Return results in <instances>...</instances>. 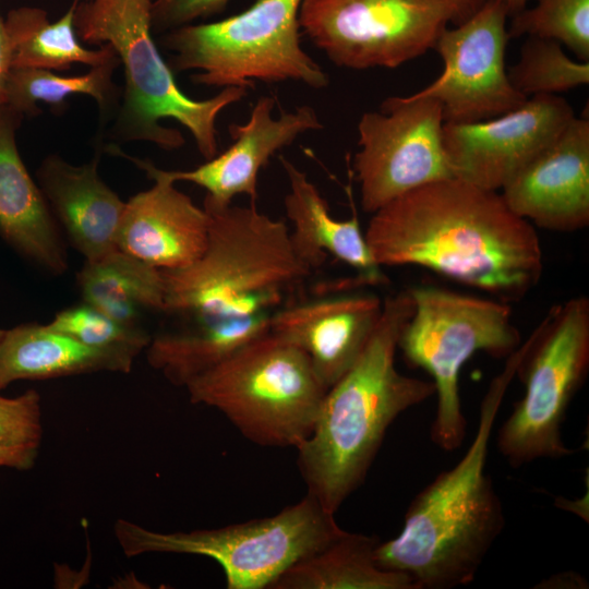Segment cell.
<instances>
[{"mask_svg":"<svg viewBox=\"0 0 589 589\" xmlns=\"http://www.w3.org/2000/svg\"><path fill=\"white\" fill-rule=\"evenodd\" d=\"M137 356L127 349L89 347L48 324H21L4 329L0 338V392L20 380L129 373Z\"/></svg>","mask_w":589,"mask_h":589,"instance_id":"cell-22","label":"cell"},{"mask_svg":"<svg viewBox=\"0 0 589 589\" xmlns=\"http://www.w3.org/2000/svg\"><path fill=\"white\" fill-rule=\"evenodd\" d=\"M3 332H4V329H0V338H1L2 334H3Z\"/></svg>","mask_w":589,"mask_h":589,"instance_id":"cell-36","label":"cell"},{"mask_svg":"<svg viewBox=\"0 0 589 589\" xmlns=\"http://www.w3.org/2000/svg\"><path fill=\"white\" fill-rule=\"evenodd\" d=\"M43 440L41 399L29 388L16 397L0 394V467L31 470Z\"/></svg>","mask_w":589,"mask_h":589,"instance_id":"cell-30","label":"cell"},{"mask_svg":"<svg viewBox=\"0 0 589 589\" xmlns=\"http://www.w3.org/2000/svg\"><path fill=\"white\" fill-rule=\"evenodd\" d=\"M209 216L202 255L184 267L161 269L160 311L183 326L254 315L276 305L283 290L311 271L296 256L289 228L249 206L203 205Z\"/></svg>","mask_w":589,"mask_h":589,"instance_id":"cell-4","label":"cell"},{"mask_svg":"<svg viewBox=\"0 0 589 589\" xmlns=\"http://www.w3.org/2000/svg\"><path fill=\"white\" fill-rule=\"evenodd\" d=\"M279 160L289 183L284 206L293 226L289 238L296 256L312 272L330 254L356 269L369 285L385 284L387 278L370 252L358 217L335 219L327 201L306 173L284 156Z\"/></svg>","mask_w":589,"mask_h":589,"instance_id":"cell-21","label":"cell"},{"mask_svg":"<svg viewBox=\"0 0 589 589\" xmlns=\"http://www.w3.org/2000/svg\"><path fill=\"white\" fill-rule=\"evenodd\" d=\"M529 0H503L508 16H513L527 7Z\"/></svg>","mask_w":589,"mask_h":589,"instance_id":"cell-35","label":"cell"},{"mask_svg":"<svg viewBox=\"0 0 589 589\" xmlns=\"http://www.w3.org/2000/svg\"><path fill=\"white\" fill-rule=\"evenodd\" d=\"M23 119L8 105L0 106V238L24 260L61 275L69 264L60 227L16 144Z\"/></svg>","mask_w":589,"mask_h":589,"instance_id":"cell-19","label":"cell"},{"mask_svg":"<svg viewBox=\"0 0 589 589\" xmlns=\"http://www.w3.org/2000/svg\"><path fill=\"white\" fill-rule=\"evenodd\" d=\"M533 226L573 232L589 225V119L574 117L560 135L500 190Z\"/></svg>","mask_w":589,"mask_h":589,"instance_id":"cell-15","label":"cell"},{"mask_svg":"<svg viewBox=\"0 0 589 589\" xmlns=\"http://www.w3.org/2000/svg\"><path fill=\"white\" fill-rule=\"evenodd\" d=\"M48 325L100 349H127L140 354L151 340L143 326L120 323L84 301L59 311Z\"/></svg>","mask_w":589,"mask_h":589,"instance_id":"cell-31","label":"cell"},{"mask_svg":"<svg viewBox=\"0 0 589 589\" xmlns=\"http://www.w3.org/2000/svg\"><path fill=\"white\" fill-rule=\"evenodd\" d=\"M522 352L520 345L491 381L465 455L413 497L399 534L380 541L375 549L378 566L406 574L416 589L472 582L505 526L502 502L485 465L493 426Z\"/></svg>","mask_w":589,"mask_h":589,"instance_id":"cell-2","label":"cell"},{"mask_svg":"<svg viewBox=\"0 0 589 589\" xmlns=\"http://www.w3.org/2000/svg\"><path fill=\"white\" fill-rule=\"evenodd\" d=\"M507 16L503 0H486L469 19L446 27L436 39L433 48L443 61V71L413 95L436 99L445 123L495 118L528 99L508 79Z\"/></svg>","mask_w":589,"mask_h":589,"instance_id":"cell-13","label":"cell"},{"mask_svg":"<svg viewBox=\"0 0 589 589\" xmlns=\"http://www.w3.org/2000/svg\"><path fill=\"white\" fill-rule=\"evenodd\" d=\"M12 69L11 52L4 19L0 15V106L3 105L5 85Z\"/></svg>","mask_w":589,"mask_h":589,"instance_id":"cell-33","label":"cell"},{"mask_svg":"<svg viewBox=\"0 0 589 589\" xmlns=\"http://www.w3.org/2000/svg\"><path fill=\"white\" fill-rule=\"evenodd\" d=\"M301 1L255 0L227 19L167 32L161 44L171 52L169 67L196 71L191 79L197 85L247 89L293 81L322 89L327 73L300 44Z\"/></svg>","mask_w":589,"mask_h":589,"instance_id":"cell-8","label":"cell"},{"mask_svg":"<svg viewBox=\"0 0 589 589\" xmlns=\"http://www.w3.org/2000/svg\"><path fill=\"white\" fill-rule=\"evenodd\" d=\"M99 153L88 163L74 166L58 154H49L36 171V182L73 248L85 261L115 251L125 202L98 173Z\"/></svg>","mask_w":589,"mask_h":589,"instance_id":"cell-20","label":"cell"},{"mask_svg":"<svg viewBox=\"0 0 589 589\" xmlns=\"http://www.w3.org/2000/svg\"><path fill=\"white\" fill-rule=\"evenodd\" d=\"M409 289L414 308L399 335L398 350L408 365L432 377L436 409L430 436L437 447L452 452L467 433L459 396L462 366L479 351L508 358L521 345V336L506 302L431 285Z\"/></svg>","mask_w":589,"mask_h":589,"instance_id":"cell-7","label":"cell"},{"mask_svg":"<svg viewBox=\"0 0 589 589\" xmlns=\"http://www.w3.org/2000/svg\"><path fill=\"white\" fill-rule=\"evenodd\" d=\"M119 65L116 55L105 63L91 68L87 73L74 76L55 74L45 69L12 68L3 104L24 118L34 117L40 112L38 103L61 110L68 97L81 94L93 97L103 120H108L116 115L121 99L122 91L113 82V72Z\"/></svg>","mask_w":589,"mask_h":589,"instance_id":"cell-27","label":"cell"},{"mask_svg":"<svg viewBox=\"0 0 589 589\" xmlns=\"http://www.w3.org/2000/svg\"><path fill=\"white\" fill-rule=\"evenodd\" d=\"M276 98L262 96L253 105L244 123H231V145L223 153L191 170H164L175 183L191 182L206 191L203 205L223 207L237 195L257 197L260 170L284 147L300 135L323 128L316 111L306 105L273 115Z\"/></svg>","mask_w":589,"mask_h":589,"instance_id":"cell-17","label":"cell"},{"mask_svg":"<svg viewBox=\"0 0 589 589\" xmlns=\"http://www.w3.org/2000/svg\"><path fill=\"white\" fill-rule=\"evenodd\" d=\"M184 388L192 404L217 409L249 441L294 448L311 434L327 390L308 356L271 329Z\"/></svg>","mask_w":589,"mask_h":589,"instance_id":"cell-6","label":"cell"},{"mask_svg":"<svg viewBox=\"0 0 589 589\" xmlns=\"http://www.w3.org/2000/svg\"><path fill=\"white\" fill-rule=\"evenodd\" d=\"M413 308L409 288L383 301L361 354L326 390L311 434L297 447L308 493L329 513L363 483L396 418L434 396L432 381L404 375L395 364Z\"/></svg>","mask_w":589,"mask_h":589,"instance_id":"cell-3","label":"cell"},{"mask_svg":"<svg viewBox=\"0 0 589 589\" xmlns=\"http://www.w3.org/2000/svg\"><path fill=\"white\" fill-rule=\"evenodd\" d=\"M229 0H153L151 26L153 33H167L213 16L227 7Z\"/></svg>","mask_w":589,"mask_h":589,"instance_id":"cell-32","label":"cell"},{"mask_svg":"<svg viewBox=\"0 0 589 589\" xmlns=\"http://www.w3.org/2000/svg\"><path fill=\"white\" fill-rule=\"evenodd\" d=\"M442 105L433 98L393 96L358 122L353 172L362 209L374 213L424 184L453 178L443 144Z\"/></svg>","mask_w":589,"mask_h":589,"instance_id":"cell-12","label":"cell"},{"mask_svg":"<svg viewBox=\"0 0 589 589\" xmlns=\"http://www.w3.org/2000/svg\"><path fill=\"white\" fill-rule=\"evenodd\" d=\"M269 312L211 323L160 326L146 347L149 365L175 386L215 368L250 340L269 330Z\"/></svg>","mask_w":589,"mask_h":589,"instance_id":"cell-23","label":"cell"},{"mask_svg":"<svg viewBox=\"0 0 589 589\" xmlns=\"http://www.w3.org/2000/svg\"><path fill=\"white\" fill-rule=\"evenodd\" d=\"M575 117L557 95H536L521 106L488 120L444 123L443 144L453 176L500 191L548 147Z\"/></svg>","mask_w":589,"mask_h":589,"instance_id":"cell-14","label":"cell"},{"mask_svg":"<svg viewBox=\"0 0 589 589\" xmlns=\"http://www.w3.org/2000/svg\"><path fill=\"white\" fill-rule=\"evenodd\" d=\"M153 1V0H152Z\"/></svg>","mask_w":589,"mask_h":589,"instance_id":"cell-37","label":"cell"},{"mask_svg":"<svg viewBox=\"0 0 589 589\" xmlns=\"http://www.w3.org/2000/svg\"><path fill=\"white\" fill-rule=\"evenodd\" d=\"M383 302L371 293L325 297L271 314L269 329L299 347L328 389L357 361Z\"/></svg>","mask_w":589,"mask_h":589,"instance_id":"cell-18","label":"cell"},{"mask_svg":"<svg viewBox=\"0 0 589 589\" xmlns=\"http://www.w3.org/2000/svg\"><path fill=\"white\" fill-rule=\"evenodd\" d=\"M378 542L375 536L344 530L286 569L268 589H416L406 574L378 566Z\"/></svg>","mask_w":589,"mask_h":589,"instance_id":"cell-24","label":"cell"},{"mask_svg":"<svg viewBox=\"0 0 589 589\" xmlns=\"http://www.w3.org/2000/svg\"><path fill=\"white\" fill-rule=\"evenodd\" d=\"M507 74L513 86L528 98L556 95L589 83V61L572 59L553 39L527 36L518 61Z\"/></svg>","mask_w":589,"mask_h":589,"instance_id":"cell-28","label":"cell"},{"mask_svg":"<svg viewBox=\"0 0 589 589\" xmlns=\"http://www.w3.org/2000/svg\"><path fill=\"white\" fill-rule=\"evenodd\" d=\"M452 22L443 0H302L299 25L336 67L395 69L434 47Z\"/></svg>","mask_w":589,"mask_h":589,"instance_id":"cell-11","label":"cell"},{"mask_svg":"<svg viewBox=\"0 0 589 589\" xmlns=\"http://www.w3.org/2000/svg\"><path fill=\"white\" fill-rule=\"evenodd\" d=\"M512 16L508 36H536L566 46L581 61H589V0H533Z\"/></svg>","mask_w":589,"mask_h":589,"instance_id":"cell-29","label":"cell"},{"mask_svg":"<svg viewBox=\"0 0 589 589\" xmlns=\"http://www.w3.org/2000/svg\"><path fill=\"white\" fill-rule=\"evenodd\" d=\"M364 237L380 267L421 266L508 304L542 276L534 226L500 191L455 177L388 202L372 213Z\"/></svg>","mask_w":589,"mask_h":589,"instance_id":"cell-1","label":"cell"},{"mask_svg":"<svg viewBox=\"0 0 589 589\" xmlns=\"http://www.w3.org/2000/svg\"><path fill=\"white\" fill-rule=\"evenodd\" d=\"M76 1L53 22L46 10L37 7L24 5L8 12L4 25L12 68L67 71L74 63L93 68L116 56L107 44L87 49L80 43L74 26Z\"/></svg>","mask_w":589,"mask_h":589,"instance_id":"cell-26","label":"cell"},{"mask_svg":"<svg viewBox=\"0 0 589 589\" xmlns=\"http://www.w3.org/2000/svg\"><path fill=\"white\" fill-rule=\"evenodd\" d=\"M334 515L306 493L273 516L221 528L160 532L118 519L113 532L128 557L146 553L202 555L219 564L228 589H263L344 531Z\"/></svg>","mask_w":589,"mask_h":589,"instance_id":"cell-10","label":"cell"},{"mask_svg":"<svg viewBox=\"0 0 589 589\" xmlns=\"http://www.w3.org/2000/svg\"><path fill=\"white\" fill-rule=\"evenodd\" d=\"M152 0H83L75 3L74 26L81 41L109 45L123 68L124 88L115 115L112 136L145 141L172 151L184 144L177 129L161 120L173 119L192 135L205 160L218 154L217 119L223 110L247 95L243 87H225L196 100L177 85L153 39Z\"/></svg>","mask_w":589,"mask_h":589,"instance_id":"cell-5","label":"cell"},{"mask_svg":"<svg viewBox=\"0 0 589 589\" xmlns=\"http://www.w3.org/2000/svg\"><path fill=\"white\" fill-rule=\"evenodd\" d=\"M450 11L452 23H462L474 14L486 0H443Z\"/></svg>","mask_w":589,"mask_h":589,"instance_id":"cell-34","label":"cell"},{"mask_svg":"<svg viewBox=\"0 0 589 589\" xmlns=\"http://www.w3.org/2000/svg\"><path fill=\"white\" fill-rule=\"evenodd\" d=\"M142 169L154 184L125 202L117 248L159 269L190 265L204 252L209 216L153 163L108 148Z\"/></svg>","mask_w":589,"mask_h":589,"instance_id":"cell-16","label":"cell"},{"mask_svg":"<svg viewBox=\"0 0 589 589\" xmlns=\"http://www.w3.org/2000/svg\"><path fill=\"white\" fill-rule=\"evenodd\" d=\"M516 375L525 394L496 435V448L513 468L574 455L562 426L589 371V299L553 305L530 336Z\"/></svg>","mask_w":589,"mask_h":589,"instance_id":"cell-9","label":"cell"},{"mask_svg":"<svg viewBox=\"0 0 589 589\" xmlns=\"http://www.w3.org/2000/svg\"><path fill=\"white\" fill-rule=\"evenodd\" d=\"M76 283L84 302L127 325L143 326L145 313L164 306L161 269L119 249L85 261Z\"/></svg>","mask_w":589,"mask_h":589,"instance_id":"cell-25","label":"cell"}]
</instances>
